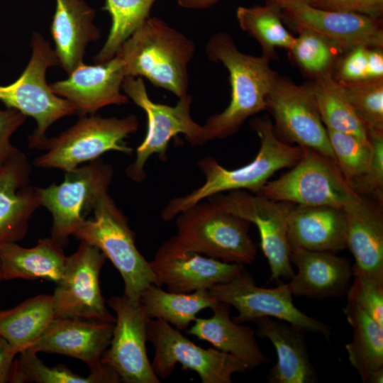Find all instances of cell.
<instances>
[{
    "label": "cell",
    "instance_id": "obj_39",
    "mask_svg": "<svg viewBox=\"0 0 383 383\" xmlns=\"http://www.w3.org/2000/svg\"><path fill=\"white\" fill-rule=\"evenodd\" d=\"M372 156L365 172L352 186L360 196L383 204V131L367 128Z\"/></svg>",
    "mask_w": 383,
    "mask_h": 383
},
{
    "label": "cell",
    "instance_id": "obj_37",
    "mask_svg": "<svg viewBox=\"0 0 383 383\" xmlns=\"http://www.w3.org/2000/svg\"><path fill=\"white\" fill-rule=\"evenodd\" d=\"M326 130L335 162L345 181L352 188L369 165L372 156L371 143L369 139Z\"/></svg>",
    "mask_w": 383,
    "mask_h": 383
},
{
    "label": "cell",
    "instance_id": "obj_41",
    "mask_svg": "<svg viewBox=\"0 0 383 383\" xmlns=\"http://www.w3.org/2000/svg\"><path fill=\"white\" fill-rule=\"evenodd\" d=\"M26 118L15 109H0V169L21 151L11 144V138Z\"/></svg>",
    "mask_w": 383,
    "mask_h": 383
},
{
    "label": "cell",
    "instance_id": "obj_40",
    "mask_svg": "<svg viewBox=\"0 0 383 383\" xmlns=\"http://www.w3.org/2000/svg\"><path fill=\"white\" fill-rule=\"evenodd\" d=\"M347 301L367 311L381 326H383V281L353 272Z\"/></svg>",
    "mask_w": 383,
    "mask_h": 383
},
{
    "label": "cell",
    "instance_id": "obj_10",
    "mask_svg": "<svg viewBox=\"0 0 383 383\" xmlns=\"http://www.w3.org/2000/svg\"><path fill=\"white\" fill-rule=\"evenodd\" d=\"M64 172L60 184L39 187L40 205L52 218L50 237L63 248L93 211L99 199L107 193L113 170L99 158Z\"/></svg>",
    "mask_w": 383,
    "mask_h": 383
},
{
    "label": "cell",
    "instance_id": "obj_38",
    "mask_svg": "<svg viewBox=\"0 0 383 383\" xmlns=\"http://www.w3.org/2000/svg\"><path fill=\"white\" fill-rule=\"evenodd\" d=\"M339 82L366 127L383 131V77Z\"/></svg>",
    "mask_w": 383,
    "mask_h": 383
},
{
    "label": "cell",
    "instance_id": "obj_36",
    "mask_svg": "<svg viewBox=\"0 0 383 383\" xmlns=\"http://www.w3.org/2000/svg\"><path fill=\"white\" fill-rule=\"evenodd\" d=\"M15 358L11 383H99L92 373L87 377L74 373L63 365L49 367L38 358L33 349L26 348Z\"/></svg>",
    "mask_w": 383,
    "mask_h": 383
},
{
    "label": "cell",
    "instance_id": "obj_31",
    "mask_svg": "<svg viewBox=\"0 0 383 383\" xmlns=\"http://www.w3.org/2000/svg\"><path fill=\"white\" fill-rule=\"evenodd\" d=\"M140 302L150 318H159L179 331L187 330L201 310L217 302L208 290L192 293L166 292L150 284L141 294Z\"/></svg>",
    "mask_w": 383,
    "mask_h": 383
},
{
    "label": "cell",
    "instance_id": "obj_35",
    "mask_svg": "<svg viewBox=\"0 0 383 383\" xmlns=\"http://www.w3.org/2000/svg\"><path fill=\"white\" fill-rule=\"evenodd\" d=\"M299 35L289 50L299 68L314 79L331 73L338 50L316 32L299 28Z\"/></svg>",
    "mask_w": 383,
    "mask_h": 383
},
{
    "label": "cell",
    "instance_id": "obj_33",
    "mask_svg": "<svg viewBox=\"0 0 383 383\" xmlns=\"http://www.w3.org/2000/svg\"><path fill=\"white\" fill-rule=\"evenodd\" d=\"M280 9L268 4L263 6H239L236 18L240 27L260 43L263 57H276L277 48L291 49L295 37L284 26Z\"/></svg>",
    "mask_w": 383,
    "mask_h": 383
},
{
    "label": "cell",
    "instance_id": "obj_29",
    "mask_svg": "<svg viewBox=\"0 0 383 383\" xmlns=\"http://www.w3.org/2000/svg\"><path fill=\"white\" fill-rule=\"evenodd\" d=\"M353 328L350 342L345 345L350 365L363 382H383V326L367 311L347 301L343 310Z\"/></svg>",
    "mask_w": 383,
    "mask_h": 383
},
{
    "label": "cell",
    "instance_id": "obj_17",
    "mask_svg": "<svg viewBox=\"0 0 383 383\" xmlns=\"http://www.w3.org/2000/svg\"><path fill=\"white\" fill-rule=\"evenodd\" d=\"M277 131L290 143L316 150L335 161L326 128L309 86L277 77L266 100Z\"/></svg>",
    "mask_w": 383,
    "mask_h": 383
},
{
    "label": "cell",
    "instance_id": "obj_6",
    "mask_svg": "<svg viewBox=\"0 0 383 383\" xmlns=\"http://www.w3.org/2000/svg\"><path fill=\"white\" fill-rule=\"evenodd\" d=\"M32 54L21 75L13 83L0 86V101L34 118L36 128L28 136L30 148L43 150L48 139L46 131L57 120L76 114L75 106L55 94L47 84L45 73L60 61L50 44L38 33L31 37Z\"/></svg>",
    "mask_w": 383,
    "mask_h": 383
},
{
    "label": "cell",
    "instance_id": "obj_42",
    "mask_svg": "<svg viewBox=\"0 0 383 383\" xmlns=\"http://www.w3.org/2000/svg\"><path fill=\"white\" fill-rule=\"evenodd\" d=\"M368 47L357 46L346 52V55L337 62V77L344 82H355L368 79Z\"/></svg>",
    "mask_w": 383,
    "mask_h": 383
},
{
    "label": "cell",
    "instance_id": "obj_1",
    "mask_svg": "<svg viewBox=\"0 0 383 383\" xmlns=\"http://www.w3.org/2000/svg\"><path fill=\"white\" fill-rule=\"evenodd\" d=\"M251 128L260 139L257 155L248 164L228 170L213 157H205L198 167L205 177L204 183L192 192L171 199L161 212L165 221H170L195 204L216 194L233 190H249L259 194L268 179L277 171L293 167L302 157L303 148L281 140L267 117L255 118Z\"/></svg>",
    "mask_w": 383,
    "mask_h": 383
},
{
    "label": "cell",
    "instance_id": "obj_13",
    "mask_svg": "<svg viewBox=\"0 0 383 383\" xmlns=\"http://www.w3.org/2000/svg\"><path fill=\"white\" fill-rule=\"evenodd\" d=\"M208 292L217 301L233 306L238 311V315L233 318L238 323L268 317L287 322L305 333L326 337L331 334L328 326L296 308L287 284L273 288L260 287L244 270L229 282L212 286Z\"/></svg>",
    "mask_w": 383,
    "mask_h": 383
},
{
    "label": "cell",
    "instance_id": "obj_15",
    "mask_svg": "<svg viewBox=\"0 0 383 383\" xmlns=\"http://www.w3.org/2000/svg\"><path fill=\"white\" fill-rule=\"evenodd\" d=\"M107 304L116 313L111 343L101 361L111 367L124 383H160L146 349L150 319L140 302L123 294L109 298Z\"/></svg>",
    "mask_w": 383,
    "mask_h": 383
},
{
    "label": "cell",
    "instance_id": "obj_32",
    "mask_svg": "<svg viewBox=\"0 0 383 383\" xmlns=\"http://www.w3.org/2000/svg\"><path fill=\"white\" fill-rule=\"evenodd\" d=\"M326 128L367 138V127L359 118L338 80L328 73L309 84Z\"/></svg>",
    "mask_w": 383,
    "mask_h": 383
},
{
    "label": "cell",
    "instance_id": "obj_26",
    "mask_svg": "<svg viewBox=\"0 0 383 383\" xmlns=\"http://www.w3.org/2000/svg\"><path fill=\"white\" fill-rule=\"evenodd\" d=\"M50 27L60 67L69 75L79 65L87 45L100 38L96 12L84 0H55Z\"/></svg>",
    "mask_w": 383,
    "mask_h": 383
},
{
    "label": "cell",
    "instance_id": "obj_46",
    "mask_svg": "<svg viewBox=\"0 0 383 383\" xmlns=\"http://www.w3.org/2000/svg\"><path fill=\"white\" fill-rule=\"evenodd\" d=\"M219 0H177L182 7L186 9H207L216 4Z\"/></svg>",
    "mask_w": 383,
    "mask_h": 383
},
{
    "label": "cell",
    "instance_id": "obj_8",
    "mask_svg": "<svg viewBox=\"0 0 383 383\" xmlns=\"http://www.w3.org/2000/svg\"><path fill=\"white\" fill-rule=\"evenodd\" d=\"M121 89L145 111L148 120L147 131L136 148L135 160L126 169L127 176L133 181L140 182L145 178L144 167L151 155L157 154L162 160L166 157L170 140L178 134L184 135L192 146L209 141L204 126L192 118L189 94L179 98L172 106L152 101L141 77H124Z\"/></svg>",
    "mask_w": 383,
    "mask_h": 383
},
{
    "label": "cell",
    "instance_id": "obj_44",
    "mask_svg": "<svg viewBox=\"0 0 383 383\" xmlns=\"http://www.w3.org/2000/svg\"><path fill=\"white\" fill-rule=\"evenodd\" d=\"M17 355L9 342L0 335V383L10 382L13 365Z\"/></svg>",
    "mask_w": 383,
    "mask_h": 383
},
{
    "label": "cell",
    "instance_id": "obj_7",
    "mask_svg": "<svg viewBox=\"0 0 383 383\" xmlns=\"http://www.w3.org/2000/svg\"><path fill=\"white\" fill-rule=\"evenodd\" d=\"M138 128V121L133 114L121 118L94 114L80 116L58 136L48 138L43 149L45 152L35 159L33 165L65 172L109 151L131 155L133 149L124 140Z\"/></svg>",
    "mask_w": 383,
    "mask_h": 383
},
{
    "label": "cell",
    "instance_id": "obj_34",
    "mask_svg": "<svg viewBox=\"0 0 383 383\" xmlns=\"http://www.w3.org/2000/svg\"><path fill=\"white\" fill-rule=\"evenodd\" d=\"M156 0H105L103 10L109 12L111 26L108 38L94 57L96 64L113 58L122 44L150 17Z\"/></svg>",
    "mask_w": 383,
    "mask_h": 383
},
{
    "label": "cell",
    "instance_id": "obj_12",
    "mask_svg": "<svg viewBox=\"0 0 383 383\" xmlns=\"http://www.w3.org/2000/svg\"><path fill=\"white\" fill-rule=\"evenodd\" d=\"M207 200L256 226L262 250L270 265V280L290 279L294 276L287 236V220L293 204L246 190L216 194Z\"/></svg>",
    "mask_w": 383,
    "mask_h": 383
},
{
    "label": "cell",
    "instance_id": "obj_2",
    "mask_svg": "<svg viewBox=\"0 0 383 383\" xmlns=\"http://www.w3.org/2000/svg\"><path fill=\"white\" fill-rule=\"evenodd\" d=\"M209 60L221 62L228 70L231 88L228 106L209 116L204 126L209 140L236 133L250 117L266 110L267 96L278 75L270 60L240 52L226 33L213 35L206 45Z\"/></svg>",
    "mask_w": 383,
    "mask_h": 383
},
{
    "label": "cell",
    "instance_id": "obj_43",
    "mask_svg": "<svg viewBox=\"0 0 383 383\" xmlns=\"http://www.w3.org/2000/svg\"><path fill=\"white\" fill-rule=\"evenodd\" d=\"M311 6L323 10L354 12L380 18L383 0H311Z\"/></svg>",
    "mask_w": 383,
    "mask_h": 383
},
{
    "label": "cell",
    "instance_id": "obj_45",
    "mask_svg": "<svg viewBox=\"0 0 383 383\" xmlns=\"http://www.w3.org/2000/svg\"><path fill=\"white\" fill-rule=\"evenodd\" d=\"M368 79L383 77L382 48H369L367 51Z\"/></svg>",
    "mask_w": 383,
    "mask_h": 383
},
{
    "label": "cell",
    "instance_id": "obj_25",
    "mask_svg": "<svg viewBox=\"0 0 383 383\" xmlns=\"http://www.w3.org/2000/svg\"><path fill=\"white\" fill-rule=\"evenodd\" d=\"M257 335L268 339L275 348L277 362L268 372L270 383H313L316 380L304 333L293 325L264 317L254 321Z\"/></svg>",
    "mask_w": 383,
    "mask_h": 383
},
{
    "label": "cell",
    "instance_id": "obj_20",
    "mask_svg": "<svg viewBox=\"0 0 383 383\" xmlns=\"http://www.w3.org/2000/svg\"><path fill=\"white\" fill-rule=\"evenodd\" d=\"M125 77L122 60L116 55L103 63L77 67L67 79L49 84L57 96L67 99L79 116L94 114L109 105H122L128 97L121 92Z\"/></svg>",
    "mask_w": 383,
    "mask_h": 383
},
{
    "label": "cell",
    "instance_id": "obj_47",
    "mask_svg": "<svg viewBox=\"0 0 383 383\" xmlns=\"http://www.w3.org/2000/svg\"><path fill=\"white\" fill-rule=\"evenodd\" d=\"M270 4H273L278 8L287 4H297V3H306L310 4L311 0H267Z\"/></svg>",
    "mask_w": 383,
    "mask_h": 383
},
{
    "label": "cell",
    "instance_id": "obj_5",
    "mask_svg": "<svg viewBox=\"0 0 383 383\" xmlns=\"http://www.w3.org/2000/svg\"><path fill=\"white\" fill-rule=\"evenodd\" d=\"M92 212L94 216L87 218L73 236L99 249L121 275L123 295L133 302H140L148 286L161 285L150 262L136 247L128 218L108 193L99 199Z\"/></svg>",
    "mask_w": 383,
    "mask_h": 383
},
{
    "label": "cell",
    "instance_id": "obj_16",
    "mask_svg": "<svg viewBox=\"0 0 383 383\" xmlns=\"http://www.w3.org/2000/svg\"><path fill=\"white\" fill-rule=\"evenodd\" d=\"M114 323L72 317H55L30 348L36 353H56L79 359L100 383L121 382L118 374L102 362L110 345Z\"/></svg>",
    "mask_w": 383,
    "mask_h": 383
},
{
    "label": "cell",
    "instance_id": "obj_4",
    "mask_svg": "<svg viewBox=\"0 0 383 383\" xmlns=\"http://www.w3.org/2000/svg\"><path fill=\"white\" fill-rule=\"evenodd\" d=\"M176 234L163 244L228 263L253 262L257 248L249 234L250 223L209 201H201L176 217Z\"/></svg>",
    "mask_w": 383,
    "mask_h": 383
},
{
    "label": "cell",
    "instance_id": "obj_48",
    "mask_svg": "<svg viewBox=\"0 0 383 383\" xmlns=\"http://www.w3.org/2000/svg\"><path fill=\"white\" fill-rule=\"evenodd\" d=\"M3 280H4V278H3V274H2L1 266V262H0V282Z\"/></svg>",
    "mask_w": 383,
    "mask_h": 383
},
{
    "label": "cell",
    "instance_id": "obj_9",
    "mask_svg": "<svg viewBox=\"0 0 383 383\" xmlns=\"http://www.w3.org/2000/svg\"><path fill=\"white\" fill-rule=\"evenodd\" d=\"M301 148V158L282 176L268 181L259 194L293 204L341 209L361 199L347 183L334 160Z\"/></svg>",
    "mask_w": 383,
    "mask_h": 383
},
{
    "label": "cell",
    "instance_id": "obj_23",
    "mask_svg": "<svg viewBox=\"0 0 383 383\" xmlns=\"http://www.w3.org/2000/svg\"><path fill=\"white\" fill-rule=\"evenodd\" d=\"M382 205L362 196L343 208L347 222L346 248L355 259L353 272L380 281H383Z\"/></svg>",
    "mask_w": 383,
    "mask_h": 383
},
{
    "label": "cell",
    "instance_id": "obj_30",
    "mask_svg": "<svg viewBox=\"0 0 383 383\" xmlns=\"http://www.w3.org/2000/svg\"><path fill=\"white\" fill-rule=\"evenodd\" d=\"M55 318L52 296L40 294L0 310V335L17 354L39 339Z\"/></svg>",
    "mask_w": 383,
    "mask_h": 383
},
{
    "label": "cell",
    "instance_id": "obj_28",
    "mask_svg": "<svg viewBox=\"0 0 383 383\" xmlns=\"http://www.w3.org/2000/svg\"><path fill=\"white\" fill-rule=\"evenodd\" d=\"M55 240H38L32 248L16 243L0 246V262L4 280L43 279L58 282L63 275L67 256Z\"/></svg>",
    "mask_w": 383,
    "mask_h": 383
},
{
    "label": "cell",
    "instance_id": "obj_21",
    "mask_svg": "<svg viewBox=\"0 0 383 383\" xmlns=\"http://www.w3.org/2000/svg\"><path fill=\"white\" fill-rule=\"evenodd\" d=\"M30 172V164L21 151L0 169V246L22 240L41 206L39 187L31 185Z\"/></svg>",
    "mask_w": 383,
    "mask_h": 383
},
{
    "label": "cell",
    "instance_id": "obj_11",
    "mask_svg": "<svg viewBox=\"0 0 383 383\" xmlns=\"http://www.w3.org/2000/svg\"><path fill=\"white\" fill-rule=\"evenodd\" d=\"M147 337L155 349L151 365L159 379L168 377L177 364L184 370L196 372L203 383H231L235 373L248 370L235 357L213 347L205 349L196 345L159 318L149 320Z\"/></svg>",
    "mask_w": 383,
    "mask_h": 383
},
{
    "label": "cell",
    "instance_id": "obj_19",
    "mask_svg": "<svg viewBox=\"0 0 383 383\" xmlns=\"http://www.w3.org/2000/svg\"><path fill=\"white\" fill-rule=\"evenodd\" d=\"M150 265L160 284L174 293L208 290L212 286L229 282L245 270L244 265L176 250L163 243Z\"/></svg>",
    "mask_w": 383,
    "mask_h": 383
},
{
    "label": "cell",
    "instance_id": "obj_14",
    "mask_svg": "<svg viewBox=\"0 0 383 383\" xmlns=\"http://www.w3.org/2000/svg\"><path fill=\"white\" fill-rule=\"evenodd\" d=\"M106 257L96 247L80 241L67 256L63 275L52 296L55 317L115 323L102 296L99 276Z\"/></svg>",
    "mask_w": 383,
    "mask_h": 383
},
{
    "label": "cell",
    "instance_id": "obj_3",
    "mask_svg": "<svg viewBox=\"0 0 383 383\" xmlns=\"http://www.w3.org/2000/svg\"><path fill=\"white\" fill-rule=\"evenodd\" d=\"M194 43L156 17H149L120 47L126 77H145L181 98L187 94Z\"/></svg>",
    "mask_w": 383,
    "mask_h": 383
},
{
    "label": "cell",
    "instance_id": "obj_22",
    "mask_svg": "<svg viewBox=\"0 0 383 383\" xmlns=\"http://www.w3.org/2000/svg\"><path fill=\"white\" fill-rule=\"evenodd\" d=\"M329 251L291 250L297 272L288 287L292 296L323 299L346 294L353 278V267L345 258Z\"/></svg>",
    "mask_w": 383,
    "mask_h": 383
},
{
    "label": "cell",
    "instance_id": "obj_24",
    "mask_svg": "<svg viewBox=\"0 0 383 383\" xmlns=\"http://www.w3.org/2000/svg\"><path fill=\"white\" fill-rule=\"evenodd\" d=\"M346 228L343 209L294 204L287 220L290 249L340 251L346 248Z\"/></svg>",
    "mask_w": 383,
    "mask_h": 383
},
{
    "label": "cell",
    "instance_id": "obj_18",
    "mask_svg": "<svg viewBox=\"0 0 383 383\" xmlns=\"http://www.w3.org/2000/svg\"><path fill=\"white\" fill-rule=\"evenodd\" d=\"M296 29L307 28L319 34L339 52L357 46L383 48V27L380 18L364 14L323 10L306 3L281 6Z\"/></svg>",
    "mask_w": 383,
    "mask_h": 383
},
{
    "label": "cell",
    "instance_id": "obj_27",
    "mask_svg": "<svg viewBox=\"0 0 383 383\" xmlns=\"http://www.w3.org/2000/svg\"><path fill=\"white\" fill-rule=\"evenodd\" d=\"M211 309V317H196L186 333L235 357L245 364L248 370L268 361L257 342L255 331L233 321L228 304L217 301Z\"/></svg>",
    "mask_w": 383,
    "mask_h": 383
}]
</instances>
